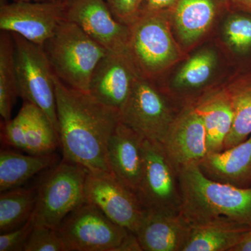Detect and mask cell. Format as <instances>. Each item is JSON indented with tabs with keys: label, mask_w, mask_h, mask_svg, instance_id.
<instances>
[{
	"label": "cell",
	"mask_w": 251,
	"mask_h": 251,
	"mask_svg": "<svg viewBox=\"0 0 251 251\" xmlns=\"http://www.w3.org/2000/svg\"><path fill=\"white\" fill-rule=\"evenodd\" d=\"M54 79L57 133L64 159L89 171L110 173L108 145L120 123V112L90 93L66 85L55 75Z\"/></svg>",
	"instance_id": "6da1fadb"
},
{
	"label": "cell",
	"mask_w": 251,
	"mask_h": 251,
	"mask_svg": "<svg viewBox=\"0 0 251 251\" xmlns=\"http://www.w3.org/2000/svg\"><path fill=\"white\" fill-rule=\"evenodd\" d=\"M181 108H176L170 97L150 79L140 75L120 110V122L143 139L162 143Z\"/></svg>",
	"instance_id": "52a82bcc"
},
{
	"label": "cell",
	"mask_w": 251,
	"mask_h": 251,
	"mask_svg": "<svg viewBox=\"0 0 251 251\" xmlns=\"http://www.w3.org/2000/svg\"><path fill=\"white\" fill-rule=\"evenodd\" d=\"M228 92L234 120L224 150L242 143L251 135V81L244 82Z\"/></svg>",
	"instance_id": "d4e9b609"
},
{
	"label": "cell",
	"mask_w": 251,
	"mask_h": 251,
	"mask_svg": "<svg viewBox=\"0 0 251 251\" xmlns=\"http://www.w3.org/2000/svg\"><path fill=\"white\" fill-rule=\"evenodd\" d=\"M169 15L170 10L140 11L128 25L127 52L141 76H156L177 58V47L168 25Z\"/></svg>",
	"instance_id": "277c9868"
},
{
	"label": "cell",
	"mask_w": 251,
	"mask_h": 251,
	"mask_svg": "<svg viewBox=\"0 0 251 251\" xmlns=\"http://www.w3.org/2000/svg\"><path fill=\"white\" fill-rule=\"evenodd\" d=\"M167 154L178 171L199 166L208 154L204 122L193 104L185 105L175 117L163 140Z\"/></svg>",
	"instance_id": "5bb4252c"
},
{
	"label": "cell",
	"mask_w": 251,
	"mask_h": 251,
	"mask_svg": "<svg viewBox=\"0 0 251 251\" xmlns=\"http://www.w3.org/2000/svg\"><path fill=\"white\" fill-rule=\"evenodd\" d=\"M250 227L231 223L191 226L184 251H232Z\"/></svg>",
	"instance_id": "7402d4cb"
},
{
	"label": "cell",
	"mask_w": 251,
	"mask_h": 251,
	"mask_svg": "<svg viewBox=\"0 0 251 251\" xmlns=\"http://www.w3.org/2000/svg\"><path fill=\"white\" fill-rule=\"evenodd\" d=\"M229 5L228 0H177L171 11L181 41L188 45L201 39Z\"/></svg>",
	"instance_id": "d6986e66"
},
{
	"label": "cell",
	"mask_w": 251,
	"mask_h": 251,
	"mask_svg": "<svg viewBox=\"0 0 251 251\" xmlns=\"http://www.w3.org/2000/svg\"><path fill=\"white\" fill-rule=\"evenodd\" d=\"M85 197L114 223L135 233L145 209L137 195L112 173L88 171Z\"/></svg>",
	"instance_id": "30bf717a"
},
{
	"label": "cell",
	"mask_w": 251,
	"mask_h": 251,
	"mask_svg": "<svg viewBox=\"0 0 251 251\" xmlns=\"http://www.w3.org/2000/svg\"><path fill=\"white\" fill-rule=\"evenodd\" d=\"M205 128L208 154L220 152L232 129L234 112L229 92L210 94L193 104Z\"/></svg>",
	"instance_id": "ffe728a7"
},
{
	"label": "cell",
	"mask_w": 251,
	"mask_h": 251,
	"mask_svg": "<svg viewBox=\"0 0 251 251\" xmlns=\"http://www.w3.org/2000/svg\"><path fill=\"white\" fill-rule=\"evenodd\" d=\"M143 176L136 195L145 209L181 214L179 171L160 142L144 140Z\"/></svg>",
	"instance_id": "9c48e42d"
},
{
	"label": "cell",
	"mask_w": 251,
	"mask_h": 251,
	"mask_svg": "<svg viewBox=\"0 0 251 251\" xmlns=\"http://www.w3.org/2000/svg\"><path fill=\"white\" fill-rule=\"evenodd\" d=\"M230 5H233L240 11L251 13V0H228Z\"/></svg>",
	"instance_id": "d6a6232c"
},
{
	"label": "cell",
	"mask_w": 251,
	"mask_h": 251,
	"mask_svg": "<svg viewBox=\"0 0 251 251\" xmlns=\"http://www.w3.org/2000/svg\"><path fill=\"white\" fill-rule=\"evenodd\" d=\"M181 214L191 226L231 223L251 227V187L209 179L198 166L181 168Z\"/></svg>",
	"instance_id": "7a4b0ae2"
},
{
	"label": "cell",
	"mask_w": 251,
	"mask_h": 251,
	"mask_svg": "<svg viewBox=\"0 0 251 251\" xmlns=\"http://www.w3.org/2000/svg\"><path fill=\"white\" fill-rule=\"evenodd\" d=\"M35 223L31 217L25 224L0 235V251H24Z\"/></svg>",
	"instance_id": "f1b7e54d"
},
{
	"label": "cell",
	"mask_w": 251,
	"mask_h": 251,
	"mask_svg": "<svg viewBox=\"0 0 251 251\" xmlns=\"http://www.w3.org/2000/svg\"><path fill=\"white\" fill-rule=\"evenodd\" d=\"M64 20L76 24L108 52H127L129 28L115 18L105 0H67Z\"/></svg>",
	"instance_id": "4fadbf2b"
},
{
	"label": "cell",
	"mask_w": 251,
	"mask_h": 251,
	"mask_svg": "<svg viewBox=\"0 0 251 251\" xmlns=\"http://www.w3.org/2000/svg\"><path fill=\"white\" fill-rule=\"evenodd\" d=\"M226 41L236 53L245 55L251 52V14L244 12L231 15L224 28Z\"/></svg>",
	"instance_id": "4316f807"
},
{
	"label": "cell",
	"mask_w": 251,
	"mask_h": 251,
	"mask_svg": "<svg viewBox=\"0 0 251 251\" xmlns=\"http://www.w3.org/2000/svg\"><path fill=\"white\" fill-rule=\"evenodd\" d=\"M1 141L6 148L31 155L53 153L58 148V134L45 112L24 101L14 119L1 122Z\"/></svg>",
	"instance_id": "7c38bea8"
},
{
	"label": "cell",
	"mask_w": 251,
	"mask_h": 251,
	"mask_svg": "<svg viewBox=\"0 0 251 251\" xmlns=\"http://www.w3.org/2000/svg\"><path fill=\"white\" fill-rule=\"evenodd\" d=\"M24 251H65L57 229L35 225Z\"/></svg>",
	"instance_id": "83f0119b"
},
{
	"label": "cell",
	"mask_w": 251,
	"mask_h": 251,
	"mask_svg": "<svg viewBox=\"0 0 251 251\" xmlns=\"http://www.w3.org/2000/svg\"><path fill=\"white\" fill-rule=\"evenodd\" d=\"M41 47L54 75L66 85L87 93L96 67L108 52L76 24L66 20Z\"/></svg>",
	"instance_id": "3957f363"
},
{
	"label": "cell",
	"mask_w": 251,
	"mask_h": 251,
	"mask_svg": "<svg viewBox=\"0 0 251 251\" xmlns=\"http://www.w3.org/2000/svg\"><path fill=\"white\" fill-rule=\"evenodd\" d=\"M120 22L129 25L138 16L143 0H105Z\"/></svg>",
	"instance_id": "f546056e"
},
{
	"label": "cell",
	"mask_w": 251,
	"mask_h": 251,
	"mask_svg": "<svg viewBox=\"0 0 251 251\" xmlns=\"http://www.w3.org/2000/svg\"><path fill=\"white\" fill-rule=\"evenodd\" d=\"M64 20V4L60 1H1L0 29L18 34L42 46L53 35Z\"/></svg>",
	"instance_id": "8fae6325"
},
{
	"label": "cell",
	"mask_w": 251,
	"mask_h": 251,
	"mask_svg": "<svg viewBox=\"0 0 251 251\" xmlns=\"http://www.w3.org/2000/svg\"><path fill=\"white\" fill-rule=\"evenodd\" d=\"M140 75L128 52H108L94 70L89 93L120 112Z\"/></svg>",
	"instance_id": "9a60e30c"
},
{
	"label": "cell",
	"mask_w": 251,
	"mask_h": 251,
	"mask_svg": "<svg viewBox=\"0 0 251 251\" xmlns=\"http://www.w3.org/2000/svg\"><path fill=\"white\" fill-rule=\"evenodd\" d=\"M215 64V55L210 50H202L195 54L176 74L175 88L181 92L201 88L210 78Z\"/></svg>",
	"instance_id": "484cf974"
},
{
	"label": "cell",
	"mask_w": 251,
	"mask_h": 251,
	"mask_svg": "<svg viewBox=\"0 0 251 251\" xmlns=\"http://www.w3.org/2000/svg\"><path fill=\"white\" fill-rule=\"evenodd\" d=\"M198 167L214 181L251 187V135L232 148L206 155Z\"/></svg>",
	"instance_id": "ac0fdd59"
},
{
	"label": "cell",
	"mask_w": 251,
	"mask_h": 251,
	"mask_svg": "<svg viewBox=\"0 0 251 251\" xmlns=\"http://www.w3.org/2000/svg\"><path fill=\"white\" fill-rule=\"evenodd\" d=\"M54 153L23 154L13 149L0 151V192L21 187L33 176L52 168L57 163Z\"/></svg>",
	"instance_id": "44dd1931"
},
{
	"label": "cell",
	"mask_w": 251,
	"mask_h": 251,
	"mask_svg": "<svg viewBox=\"0 0 251 251\" xmlns=\"http://www.w3.org/2000/svg\"><path fill=\"white\" fill-rule=\"evenodd\" d=\"M144 140L120 122L108 145L107 156L110 173L135 194L143 176Z\"/></svg>",
	"instance_id": "e0dca14e"
},
{
	"label": "cell",
	"mask_w": 251,
	"mask_h": 251,
	"mask_svg": "<svg viewBox=\"0 0 251 251\" xmlns=\"http://www.w3.org/2000/svg\"><path fill=\"white\" fill-rule=\"evenodd\" d=\"M57 231L65 251H118L130 233L87 201L68 214Z\"/></svg>",
	"instance_id": "ba28073f"
},
{
	"label": "cell",
	"mask_w": 251,
	"mask_h": 251,
	"mask_svg": "<svg viewBox=\"0 0 251 251\" xmlns=\"http://www.w3.org/2000/svg\"><path fill=\"white\" fill-rule=\"evenodd\" d=\"M177 0H143L140 11L157 12L169 11L176 4Z\"/></svg>",
	"instance_id": "4dcf8cb0"
},
{
	"label": "cell",
	"mask_w": 251,
	"mask_h": 251,
	"mask_svg": "<svg viewBox=\"0 0 251 251\" xmlns=\"http://www.w3.org/2000/svg\"><path fill=\"white\" fill-rule=\"evenodd\" d=\"M18 97L14 61V40L11 33L0 34V115L1 121L11 120V111Z\"/></svg>",
	"instance_id": "cb8c5ba5"
},
{
	"label": "cell",
	"mask_w": 251,
	"mask_h": 251,
	"mask_svg": "<svg viewBox=\"0 0 251 251\" xmlns=\"http://www.w3.org/2000/svg\"><path fill=\"white\" fill-rule=\"evenodd\" d=\"M232 251H251V227Z\"/></svg>",
	"instance_id": "1f68e13d"
},
{
	"label": "cell",
	"mask_w": 251,
	"mask_h": 251,
	"mask_svg": "<svg viewBox=\"0 0 251 251\" xmlns=\"http://www.w3.org/2000/svg\"><path fill=\"white\" fill-rule=\"evenodd\" d=\"M7 0H1V1ZM13 1H25V2H49V1H59V0H11Z\"/></svg>",
	"instance_id": "836d02e7"
},
{
	"label": "cell",
	"mask_w": 251,
	"mask_h": 251,
	"mask_svg": "<svg viewBox=\"0 0 251 251\" xmlns=\"http://www.w3.org/2000/svg\"><path fill=\"white\" fill-rule=\"evenodd\" d=\"M67 0H59V1H60L62 4H65L66 2H67Z\"/></svg>",
	"instance_id": "e575fe53"
},
{
	"label": "cell",
	"mask_w": 251,
	"mask_h": 251,
	"mask_svg": "<svg viewBox=\"0 0 251 251\" xmlns=\"http://www.w3.org/2000/svg\"><path fill=\"white\" fill-rule=\"evenodd\" d=\"M38 186L19 187L0 194V232H9L25 224L34 214Z\"/></svg>",
	"instance_id": "603a6c76"
},
{
	"label": "cell",
	"mask_w": 251,
	"mask_h": 251,
	"mask_svg": "<svg viewBox=\"0 0 251 251\" xmlns=\"http://www.w3.org/2000/svg\"><path fill=\"white\" fill-rule=\"evenodd\" d=\"M11 35L14 40L18 97L45 112L57 133L54 75L45 52L41 46L18 34Z\"/></svg>",
	"instance_id": "8992f818"
},
{
	"label": "cell",
	"mask_w": 251,
	"mask_h": 251,
	"mask_svg": "<svg viewBox=\"0 0 251 251\" xmlns=\"http://www.w3.org/2000/svg\"><path fill=\"white\" fill-rule=\"evenodd\" d=\"M191 226L181 214L145 209L135 236L143 251H184Z\"/></svg>",
	"instance_id": "2e32d148"
},
{
	"label": "cell",
	"mask_w": 251,
	"mask_h": 251,
	"mask_svg": "<svg viewBox=\"0 0 251 251\" xmlns=\"http://www.w3.org/2000/svg\"><path fill=\"white\" fill-rule=\"evenodd\" d=\"M88 170L63 158L38 186L35 225L57 229L64 218L85 202Z\"/></svg>",
	"instance_id": "5b68a950"
}]
</instances>
